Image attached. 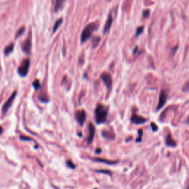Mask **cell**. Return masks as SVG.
Listing matches in <instances>:
<instances>
[{
  "mask_svg": "<svg viewBox=\"0 0 189 189\" xmlns=\"http://www.w3.org/2000/svg\"><path fill=\"white\" fill-rule=\"evenodd\" d=\"M96 121L97 124H103L106 121L108 116V108L103 104H98L95 111Z\"/></svg>",
  "mask_w": 189,
  "mask_h": 189,
  "instance_id": "1",
  "label": "cell"
},
{
  "mask_svg": "<svg viewBox=\"0 0 189 189\" xmlns=\"http://www.w3.org/2000/svg\"><path fill=\"white\" fill-rule=\"evenodd\" d=\"M97 28V25L96 23H91L89 24L85 27V28L82 31V35H81V41L82 43H84L89 38L92 36V32Z\"/></svg>",
  "mask_w": 189,
  "mask_h": 189,
  "instance_id": "2",
  "label": "cell"
},
{
  "mask_svg": "<svg viewBox=\"0 0 189 189\" xmlns=\"http://www.w3.org/2000/svg\"><path fill=\"white\" fill-rule=\"evenodd\" d=\"M29 67H30V60L25 59L18 68V73L22 77L26 76L28 73Z\"/></svg>",
  "mask_w": 189,
  "mask_h": 189,
  "instance_id": "3",
  "label": "cell"
},
{
  "mask_svg": "<svg viewBox=\"0 0 189 189\" xmlns=\"http://www.w3.org/2000/svg\"><path fill=\"white\" fill-rule=\"evenodd\" d=\"M16 96V92H14L12 95H11V97L8 99V100L5 102L3 107H2V113H3V115H5L7 112H8V111L9 110L11 105H12V103L13 102V100H14Z\"/></svg>",
  "mask_w": 189,
  "mask_h": 189,
  "instance_id": "4",
  "label": "cell"
},
{
  "mask_svg": "<svg viewBox=\"0 0 189 189\" xmlns=\"http://www.w3.org/2000/svg\"><path fill=\"white\" fill-rule=\"evenodd\" d=\"M75 119L80 126H83L86 120V112L84 110H79L75 112Z\"/></svg>",
  "mask_w": 189,
  "mask_h": 189,
  "instance_id": "5",
  "label": "cell"
},
{
  "mask_svg": "<svg viewBox=\"0 0 189 189\" xmlns=\"http://www.w3.org/2000/svg\"><path fill=\"white\" fill-rule=\"evenodd\" d=\"M100 78H101V80L103 81V83L105 84V85L106 86V87L108 88V89L110 90V89H111L112 83L111 75H110L109 73L103 72V73L100 75Z\"/></svg>",
  "mask_w": 189,
  "mask_h": 189,
  "instance_id": "6",
  "label": "cell"
},
{
  "mask_svg": "<svg viewBox=\"0 0 189 189\" xmlns=\"http://www.w3.org/2000/svg\"><path fill=\"white\" fill-rule=\"evenodd\" d=\"M166 100H167V93H166V91L162 90L161 91V93L159 95V102H158L157 107V110H160L161 108L163 107V106L166 103Z\"/></svg>",
  "mask_w": 189,
  "mask_h": 189,
  "instance_id": "7",
  "label": "cell"
},
{
  "mask_svg": "<svg viewBox=\"0 0 189 189\" xmlns=\"http://www.w3.org/2000/svg\"><path fill=\"white\" fill-rule=\"evenodd\" d=\"M131 122L134 123V124L140 125V124H145V123L147 121V119L145 118V117H142V116H140L138 115L134 114L131 116Z\"/></svg>",
  "mask_w": 189,
  "mask_h": 189,
  "instance_id": "8",
  "label": "cell"
},
{
  "mask_svg": "<svg viewBox=\"0 0 189 189\" xmlns=\"http://www.w3.org/2000/svg\"><path fill=\"white\" fill-rule=\"evenodd\" d=\"M113 22V16L112 13H110L108 16L107 19H106V22L104 25V27H103V34H106L108 32L110 31V28H111V26L112 25Z\"/></svg>",
  "mask_w": 189,
  "mask_h": 189,
  "instance_id": "9",
  "label": "cell"
},
{
  "mask_svg": "<svg viewBox=\"0 0 189 189\" xmlns=\"http://www.w3.org/2000/svg\"><path fill=\"white\" fill-rule=\"evenodd\" d=\"M95 134H96V129L94 127L93 124L92 123H90L89 125V135H88L87 138L88 144L92 143V142L94 140V138H95Z\"/></svg>",
  "mask_w": 189,
  "mask_h": 189,
  "instance_id": "10",
  "label": "cell"
},
{
  "mask_svg": "<svg viewBox=\"0 0 189 189\" xmlns=\"http://www.w3.org/2000/svg\"><path fill=\"white\" fill-rule=\"evenodd\" d=\"M30 49H31V39H30V37H28L24 41L23 44H22V50L26 54H29L30 52Z\"/></svg>",
  "mask_w": 189,
  "mask_h": 189,
  "instance_id": "11",
  "label": "cell"
},
{
  "mask_svg": "<svg viewBox=\"0 0 189 189\" xmlns=\"http://www.w3.org/2000/svg\"><path fill=\"white\" fill-rule=\"evenodd\" d=\"M102 136L104 138H106L108 140H114L115 138V135L114 132L112 131H109V130H103L102 131Z\"/></svg>",
  "mask_w": 189,
  "mask_h": 189,
  "instance_id": "12",
  "label": "cell"
},
{
  "mask_svg": "<svg viewBox=\"0 0 189 189\" xmlns=\"http://www.w3.org/2000/svg\"><path fill=\"white\" fill-rule=\"evenodd\" d=\"M65 0H56L55 5H54V11L58 12L64 6V3Z\"/></svg>",
  "mask_w": 189,
  "mask_h": 189,
  "instance_id": "13",
  "label": "cell"
},
{
  "mask_svg": "<svg viewBox=\"0 0 189 189\" xmlns=\"http://www.w3.org/2000/svg\"><path fill=\"white\" fill-rule=\"evenodd\" d=\"M94 161H96V162H99V163H106V164L109 165H114L117 163L118 161H110V160H107V159H102V158H93Z\"/></svg>",
  "mask_w": 189,
  "mask_h": 189,
  "instance_id": "14",
  "label": "cell"
},
{
  "mask_svg": "<svg viewBox=\"0 0 189 189\" xmlns=\"http://www.w3.org/2000/svg\"><path fill=\"white\" fill-rule=\"evenodd\" d=\"M166 143L168 146L174 147L175 145H176V142H175L174 140L172 138V137L171 134H168V136L166 137Z\"/></svg>",
  "mask_w": 189,
  "mask_h": 189,
  "instance_id": "15",
  "label": "cell"
},
{
  "mask_svg": "<svg viewBox=\"0 0 189 189\" xmlns=\"http://www.w3.org/2000/svg\"><path fill=\"white\" fill-rule=\"evenodd\" d=\"M13 48H14V44H13V43L10 45L7 46L5 48V55L9 56L13 50Z\"/></svg>",
  "mask_w": 189,
  "mask_h": 189,
  "instance_id": "16",
  "label": "cell"
},
{
  "mask_svg": "<svg viewBox=\"0 0 189 189\" xmlns=\"http://www.w3.org/2000/svg\"><path fill=\"white\" fill-rule=\"evenodd\" d=\"M62 21H63L62 18H61V19H58V20L55 22V24H54V25H53V33H55V32L58 30L59 26L61 25V23H62Z\"/></svg>",
  "mask_w": 189,
  "mask_h": 189,
  "instance_id": "17",
  "label": "cell"
},
{
  "mask_svg": "<svg viewBox=\"0 0 189 189\" xmlns=\"http://www.w3.org/2000/svg\"><path fill=\"white\" fill-rule=\"evenodd\" d=\"M143 133V129H139V130H138V134H139V136H138V138L136 139V142L140 143V142H141V141H142Z\"/></svg>",
  "mask_w": 189,
  "mask_h": 189,
  "instance_id": "18",
  "label": "cell"
},
{
  "mask_svg": "<svg viewBox=\"0 0 189 189\" xmlns=\"http://www.w3.org/2000/svg\"><path fill=\"white\" fill-rule=\"evenodd\" d=\"M67 166H68L69 168H70V169H75V165L74 164L73 162H72V160H70V159L67 161Z\"/></svg>",
  "mask_w": 189,
  "mask_h": 189,
  "instance_id": "19",
  "label": "cell"
},
{
  "mask_svg": "<svg viewBox=\"0 0 189 189\" xmlns=\"http://www.w3.org/2000/svg\"><path fill=\"white\" fill-rule=\"evenodd\" d=\"M96 172H98V173H101V174H112V172L110 171L109 170H103V169H102V170H96Z\"/></svg>",
  "mask_w": 189,
  "mask_h": 189,
  "instance_id": "20",
  "label": "cell"
},
{
  "mask_svg": "<svg viewBox=\"0 0 189 189\" xmlns=\"http://www.w3.org/2000/svg\"><path fill=\"white\" fill-rule=\"evenodd\" d=\"M25 27H21V28L18 30L17 33H16V37H19V36H22V35L24 33V32H25Z\"/></svg>",
  "mask_w": 189,
  "mask_h": 189,
  "instance_id": "21",
  "label": "cell"
},
{
  "mask_svg": "<svg viewBox=\"0 0 189 189\" xmlns=\"http://www.w3.org/2000/svg\"><path fill=\"white\" fill-rule=\"evenodd\" d=\"M19 139L22 140V141H33V139L30 138H29V137H26L25 136V135H21L20 137H19Z\"/></svg>",
  "mask_w": 189,
  "mask_h": 189,
  "instance_id": "22",
  "label": "cell"
},
{
  "mask_svg": "<svg viewBox=\"0 0 189 189\" xmlns=\"http://www.w3.org/2000/svg\"><path fill=\"white\" fill-rule=\"evenodd\" d=\"M33 86L36 89H38L39 87H40V82H39V80H36V81L33 82Z\"/></svg>",
  "mask_w": 189,
  "mask_h": 189,
  "instance_id": "23",
  "label": "cell"
},
{
  "mask_svg": "<svg viewBox=\"0 0 189 189\" xmlns=\"http://www.w3.org/2000/svg\"><path fill=\"white\" fill-rule=\"evenodd\" d=\"M143 30V26L142 27H138V29H137V32H136V36H139L142 33Z\"/></svg>",
  "mask_w": 189,
  "mask_h": 189,
  "instance_id": "24",
  "label": "cell"
},
{
  "mask_svg": "<svg viewBox=\"0 0 189 189\" xmlns=\"http://www.w3.org/2000/svg\"><path fill=\"white\" fill-rule=\"evenodd\" d=\"M151 127H152V129L153 131H157L158 129V127L155 123H151Z\"/></svg>",
  "mask_w": 189,
  "mask_h": 189,
  "instance_id": "25",
  "label": "cell"
},
{
  "mask_svg": "<svg viewBox=\"0 0 189 189\" xmlns=\"http://www.w3.org/2000/svg\"><path fill=\"white\" fill-rule=\"evenodd\" d=\"M39 100H41L43 103H47L48 102V98L46 96H42V97H39Z\"/></svg>",
  "mask_w": 189,
  "mask_h": 189,
  "instance_id": "26",
  "label": "cell"
},
{
  "mask_svg": "<svg viewBox=\"0 0 189 189\" xmlns=\"http://www.w3.org/2000/svg\"><path fill=\"white\" fill-rule=\"evenodd\" d=\"M149 13H150V11H148V10H146V11H143V16H144V17H148V16H149Z\"/></svg>",
  "mask_w": 189,
  "mask_h": 189,
  "instance_id": "27",
  "label": "cell"
},
{
  "mask_svg": "<svg viewBox=\"0 0 189 189\" xmlns=\"http://www.w3.org/2000/svg\"><path fill=\"white\" fill-rule=\"evenodd\" d=\"M102 152V149L100 148H97V149H96V154H100Z\"/></svg>",
  "mask_w": 189,
  "mask_h": 189,
  "instance_id": "28",
  "label": "cell"
},
{
  "mask_svg": "<svg viewBox=\"0 0 189 189\" xmlns=\"http://www.w3.org/2000/svg\"><path fill=\"white\" fill-rule=\"evenodd\" d=\"M186 189H189V186H188V187L186 188Z\"/></svg>",
  "mask_w": 189,
  "mask_h": 189,
  "instance_id": "29",
  "label": "cell"
},
{
  "mask_svg": "<svg viewBox=\"0 0 189 189\" xmlns=\"http://www.w3.org/2000/svg\"><path fill=\"white\" fill-rule=\"evenodd\" d=\"M94 189H98V188H94Z\"/></svg>",
  "mask_w": 189,
  "mask_h": 189,
  "instance_id": "30",
  "label": "cell"
}]
</instances>
